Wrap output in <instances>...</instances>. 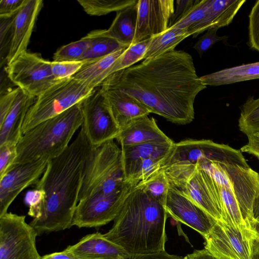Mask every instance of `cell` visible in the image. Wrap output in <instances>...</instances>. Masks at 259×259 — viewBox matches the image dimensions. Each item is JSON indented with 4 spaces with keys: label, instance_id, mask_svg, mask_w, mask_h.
I'll return each mask as SVG.
<instances>
[{
    "label": "cell",
    "instance_id": "obj_15",
    "mask_svg": "<svg viewBox=\"0 0 259 259\" xmlns=\"http://www.w3.org/2000/svg\"><path fill=\"white\" fill-rule=\"evenodd\" d=\"M49 161L40 159L15 165L0 177V217L8 212L10 205L23 190L37 183Z\"/></svg>",
    "mask_w": 259,
    "mask_h": 259
},
{
    "label": "cell",
    "instance_id": "obj_22",
    "mask_svg": "<svg viewBox=\"0 0 259 259\" xmlns=\"http://www.w3.org/2000/svg\"><path fill=\"white\" fill-rule=\"evenodd\" d=\"M36 99L20 90L12 108L0 125V145L5 143L17 145L23 136L22 128L27 113Z\"/></svg>",
    "mask_w": 259,
    "mask_h": 259
},
{
    "label": "cell",
    "instance_id": "obj_9",
    "mask_svg": "<svg viewBox=\"0 0 259 259\" xmlns=\"http://www.w3.org/2000/svg\"><path fill=\"white\" fill-rule=\"evenodd\" d=\"M51 62L26 51L7 65L5 70L14 84L37 98L59 81L52 73Z\"/></svg>",
    "mask_w": 259,
    "mask_h": 259
},
{
    "label": "cell",
    "instance_id": "obj_48",
    "mask_svg": "<svg viewBox=\"0 0 259 259\" xmlns=\"http://www.w3.org/2000/svg\"><path fill=\"white\" fill-rule=\"evenodd\" d=\"M250 247V259H259V235L252 231Z\"/></svg>",
    "mask_w": 259,
    "mask_h": 259
},
{
    "label": "cell",
    "instance_id": "obj_3",
    "mask_svg": "<svg viewBox=\"0 0 259 259\" xmlns=\"http://www.w3.org/2000/svg\"><path fill=\"white\" fill-rule=\"evenodd\" d=\"M167 217L164 206L138 184L126 198L112 227L103 236L130 255L164 251Z\"/></svg>",
    "mask_w": 259,
    "mask_h": 259
},
{
    "label": "cell",
    "instance_id": "obj_31",
    "mask_svg": "<svg viewBox=\"0 0 259 259\" xmlns=\"http://www.w3.org/2000/svg\"><path fill=\"white\" fill-rule=\"evenodd\" d=\"M218 186L223 205V222L234 227L249 228L243 218L238 201L232 191L227 187Z\"/></svg>",
    "mask_w": 259,
    "mask_h": 259
},
{
    "label": "cell",
    "instance_id": "obj_18",
    "mask_svg": "<svg viewBox=\"0 0 259 259\" xmlns=\"http://www.w3.org/2000/svg\"><path fill=\"white\" fill-rule=\"evenodd\" d=\"M43 5L41 0H26L16 14L13 22L12 37L6 65L27 51L36 19Z\"/></svg>",
    "mask_w": 259,
    "mask_h": 259
},
{
    "label": "cell",
    "instance_id": "obj_33",
    "mask_svg": "<svg viewBox=\"0 0 259 259\" xmlns=\"http://www.w3.org/2000/svg\"><path fill=\"white\" fill-rule=\"evenodd\" d=\"M238 123L240 130L246 136L259 132V98H248L242 106Z\"/></svg>",
    "mask_w": 259,
    "mask_h": 259
},
{
    "label": "cell",
    "instance_id": "obj_21",
    "mask_svg": "<svg viewBox=\"0 0 259 259\" xmlns=\"http://www.w3.org/2000/svg\"><path fill=\"white\" fill-rule=\"evenodd\" d=\"M116 140L121 147L154 142H173L158 126L153 117L148 115L137 118L123 128Z\"/></svg>",
    "mask_w": 259,
    "mask_h": 259
},
{
    "label": "cell",
    "instance_id": "obj_10",
    "mask_svg": "<svg viewBox=\"0 0 259 259\" xmlns=\"http://www.w3.org/2000/svg\"><path fill=\"white\" fill-rule=\"evenodd\" d=\"M202 159L249 166L240 150L209 140H187L174 143L163 168L178 164L194 165Z\"/></svg>",
    "mask_w": 259,
    "mask_h": 259
},
{
    "label": "cell",
    "instance_id": "obj_25",
    "mask_svg": "<svg viewBox=\"0 0 259 259\" xmlns=\"http://www.w3.org/2000/svg\"><path fill=\"white\" fill-rule=\"evenodd\" d=\"M137 4L117 12L110 26L104 31L107 36L116 40L123 47L128 48L134 41L137 19Z\"/></svg>",
    "mask_w": 259,
    "mask_h": 259
},
{
    "label": "cell",
    "instance_id": "obj_47",
    "mask_svg": "<svg viewBox=\"0 0 259 259\" xmlns=\"http://www.w3.org/2000/svg\"><path fill=\"white\" fill-rule=\"evenodd\" d=\"M124 259H184V257L170 254L164 250L147 254H129Z\"/></svg>",
    "mask_w": 259,
    "mask_h": 259
},
{
    "label": "cell",
    "instance_id": "obj_49",
    "mask_svg": "<svg viewBox=\"0 0 259 259\" xmlns=\"http://www.w3.org/2000/svg\"><path fill=\"white\" fill-rule=\"evenodd\" d=\"M185 259H216L205 249L195 250L185 256Z\"/></svg>",
    "mask_w": 259,
    "mask_h": 259
},
{
    "label": "cell",
    "instance_id": "obj_50",
    "mask_svg": "<svg viewBox=\"0 0 259 259\" xmlns=\"http://www.w3.org/2000/svg\"><path fill=\"white\" fill-rule=\"evenodd\" d=\"M39 259H76L65 249L60 252H54L41 256Z\"/></svg>",
    "mask_w": 259,
    "mask_h": 259
},
{
    "label": "cell",
    "instance_id": "obj_52",
    "mask_svg": "<svg viewBox=\"0 0 259 259\" xmlns=\"http://www.w3.org/2000/svg\"><path fill=\"white\" fill-rule=\"evenodd\" d=\"M252 213L253 219H256L259 217V195L254 200Z\"/></svg>",
    "mask_w": 259,
    "mask_h": 259
},
{
    "label": "cell",
    "instance_id": "obj_37",
    "mask_svg": "<svg viewBox=\"0 0 259 259\" xmlns=\"http://www.w3.org/2000/svg\"><path fill=\"white\" fill-rule=\"evenodd\" d=\"M16 15L9 17H0V64L1 67L3 64H7V58L12 37L13 22Z\"/></svg>",
    "mask_w": 259,
    "mask_h": 259
},
{
    "label": "cell",
    "instance_id": "obj_35",
    "mask_svg": "<svg viewBox=\"0 0 259 259\" xmlns=\"http://www.w3.org/2000/svg\"><path fill=\"white\" fill-rule=\"evenodd\" d=\"M89 47V40L85 36L80 39L64 45L53 55V61L58 62L80 61Z\"/></svg>",
    "mask_w": 259,
    "mask_h": 259
},
{
    "label": "cell",
    "instance_id": "obj_19",
    "mask_svg": "<svg viewBox=\"0 0 259 259\" xmlns=\"http://www.w3.org/2000/svg\"><path fill=\"white\" fill-rule=\"evenodd\" d=\"M99 86L120 130L133 120L150 113L138 100L124 92L103 82Z\"/></svg>",
    "mask_w": 259,
    "mask_h": 259
},
{
    "label": "cell",
    "instance_id": "obj_39",
    "mask_svg": "<svg viewBox=\"0 0 259 259\" xmlns=\"http://www.w3.org/2000/svg\"><path fill=\"white\" fill-rule=\"evenodd\" d=\"M248 17V45L259 52V0L256 1Z\"/></svg>",
    "mask_w": 259,
    "mask_h": 259
},
{
    "label": "cell",
    "instance_id": "obj_29",
    "mask_svg": "<svg viewBox=\"0 0 259 259\" xmlns=\"http://www.w3.org/2000/svg\"><path fill=\"white\" fill-rule=\"evenodd\" d=\"M104 31L105 29L95 30L85 36L89 40V47L80 61L87 63L125 48L114 39L107 36Z\"/></svg>",
    "mask_w": 259,
    "mask_h": 259
},
{
    "label": "cell",
    "instance_id": "obj_51",
    "mask_svg": "<svg viewBox=\"0 0 259 259\" xmlns=\"http://www.w3.org/2000/svg\"><path fill=\"white\" fill-rule=\"evenodd\" d=\"M249 228L256 234L259 235V217L253 219L249 223Z\"/></svg>",
    "mask_w": 259,
    "mask_h": 259
},
{
    "label": "cell",
    "instance_id": "obj_1",
    "mask_svg": "<svg viewBox=\"0 0 259 259\" xmlns=\"http://www.w3.org/2000/svg\"><path fill=\"white\" fill-rule=\"evenodd\" d=\"M103 82L132 96L150 113L182 125L194 119L195 98L206 88L191 55L175 50L117 71Z\"/></svg>",
    "mask_w": 259,
    "mask_h": 259
},
{
    "label": "cell",
    "instance_id": "obj_4",
    "mask_svg": "<svg viewBox=\"0 0 259 259\" xmlns=\"http://www.w3.org/2000/svg\"><path fill=\"white\" fill-rule=\"evenodd\" d=\"M82 101L23 134L17 145L12 166L40 159L50 160L61 155L82 125Z\"/></svg>",
    "mask_w": 259,
    "mask_h": 259
},
{
    "label": "cell",
    "instance_id": "obj_2",
    "mask_svg": "<svg viewBox=\"0 0 259 259\" xmlns=\"http://www.w3.org/2000/svg\"><path fill=\"white\" fill-rule=\"evenodd\" d=\"M92 148L81 127L67 148L48 161L34 188L45 192L41 213L29 224L38 235L72 226L84 167Z\"/></svg>",
    "mask_w": 259,
    "mask_h": 259
},
{
    "label": "cell",
    "instance_id": "obj_16",
    "mask_svg": "<svg viewBox=\"0 0 259 259\" xmlns=\"http://www.w3.org/2000/svg\"><path fill=\"white\" fill-rule=\"evenodd\" d=\"M174 0H139L135 36L132 44L160 34L169 27Z\"/></svg>",
    "mask_w": 259,
    "mask_h": 259
},
{
    "label": "cell",
    "instance_id": "obj_12",
    "mask_svg": "<svg viewBox=\"0 0 259 259\" xmlns=\"http://www.w3.org/2000/svg\"><path fill=\"white\" fill-rule=\"evenodd\" d=\"M81 107V127L92 147L117 138L121 130L105 101L100 86L82 101Z\"/></svg>",
    "mask_w": 259,
    "mask_h": 259
},
{
    "label": "cell",
    "instance_id": "obj_46",
    "mask_svg": "<svg viewBox=\"0 0 259 259\" xmlns=\"http://www.w3.org/2000/svg\"><path fill=\"white\" fill-rule=\"evenodd\" d=\"M247 136L248 142L246 145L241 148V152L252 154L259 159V132L254 133Z\"/></svg>",
    "mask_w": 259,
    "mask_h": 259
},
{
    "label": "cell",
    "instance_id": "obj_27",
    "mask_svg": "<svg viewBox=\"0 0 259 259\" xmlns=\"http://www.w3.org/2000/svg\"><path fill=\"white\" fill-rule=\"evenodd\" d=\"M259 75V62L224 69L199 77L205 85L218 86L255 79Z\"/></svg>",
    "mask_w": 259,
    "mask_h": 259
},
{
    "label": "cell",
    "instance_id": "obj_32",
    "mask_svg": "<svg viewBox=\"0 0 259 259\" xmlns=\"http://www.w3.org/2000/svg\"><path fill=\"white\" fill-rule=\"evenodd\" d=\"M137 0H78L83 11L92 16H103L135 5Z\"/></svg>",
    "mask_w": 259,
    "mask_h": 259
},
{
    "label": "cell",
    "instance_id": "obj_44",
    "mask_svg": "<svg viewBox=\"0 0 259 259\" xmlns=\"http://www.w3.org/2000/svg\"><path fill=\"white\" fill-rule=\"evenodd\" d=\"M197 0H177L176 8L169 22V27L178 22L196 4Z\"/></svg>",
    "mask_w": 259,
    "mask_h": 259
},
{
    "label": "cell",
    "instance_id": "obj_34",
    "mask_svg": "<svg viewBox=\"0 0 259 259\" xmlns=\"http://www.w3.org/2000/svg\"><path fill=\"white\" fill-rule=\"evenodd\" d=\"M139 184L149 195L164 206L169 183L162 169L146 181L140 182Z\"/></svg>",
    "mask_w": 259,
    "mask_h": 259
},
{
    "label": "cell",
    "instance_id": "obj_23",
    "mask_svg": "<svg viewBox=\"0 0 259 259\" xmlns=\"http://www.w3.org/2000/svg\"><path fill=\"white\" fill-rule=\"evenodd\" d=\"M245 0H211L207 12L200 21L191 29L195 36L212 27L219 28L228 25Z\"/></svg>",
    "mask_w": 259,
    "mask_h": 259
},
{
    "label": "cell",
    "instance_id": "obj_11",
    "mask_svg": "<svg viewBox=\"0 0 259 259\" xmlns=\"http://www.w3.org/2000/svg\"><path fill=\"white\" fill-rule=\"evenodd\" d=\"M37 235L25 216L7 212L0 217V259H39Z\"/></svg>",
    "mask_w": 259,
    "mask_h": 259
},
{
    "label": "cell",
    "instance_id": "obj_40",
    "mask_svg": "<svg viewBox=\"0 0 259 259\" xmlns=\"http://www.w3.org/2000/svg\"><path fill=\"white\" fill-rule=\"evenodd\" d=\"M45 199V192L41 189L34 188L26 194L25 200L29 206L28 214L33 219L38 218L41 211Z\"/></svg>",
    "mask_w": 259,
    "mask_h": 259
},
{
    "label": "cell",
    "instance_id": "obj_24",
    "mask_svg": "<svg viewBox=\"0 0 259 259\" xmlns=\"http://www.w3.org/2000/svg\"><path fill=\"white\" fill-rule=\"evenodd\" d=\"M174 143L149 142L121 147L124 177L140 163L150 158H167Z\"/></svg>",
    "mask_w": 259,
    "mask_h": 259
},
{
    "label": "cell",
    "instance_id": "obj_38",
    "mask_svg": "<svg viewBox=\"0 0 259 259\" xmlns=\"http://www.w3.org/2000/svg\"><path fill=\"white\" fill-rule=\"evenodd\" d=\"M81 61L51 62L52 73L56 80L72 78L82 67Z\"/></svg>",
    "mask_w": 259,
    "mask_h": 259
},
{
    "label": "cell",
    "instance_id": "obj_42",
    "mask_svg": "<svg viewBox=\"0 0 259 259\" xmlns=\"http://www.w3.org/2000/svg\"><path fill=\"white\" fill-rule=\"evenodd\" d=\"M17 155V144L5 143L0 145V177L12 166Z\"/></svg>",
    "mask_w": 259,
    "mask_h": 259
},
{
    "label": "cell",
    "instance_id": "obj_7",
    "mask_svg": "<svg viewBox=\"0 0 259 259\" xmlns=\"http://www.w3.org/2000/svg\"><path fill=\"white\" fill-rule=\"evenodd\" d=\"M196 164L219 185L227 187L232 191L249 228V223L253 219L254 200L259 195V174L249 166L221 163L204 159Z\"/></svg>",
    "mask_w": 259,
    "mask_h": 259
},
{
    "label": "cell",
    "instance_id": "obj_14",
    "mask_svg": "<svg viewBox=\"0 0 259 259\" xmlns=\"http://www.w3.org/2000/svg\"><path fill=\"white\" fill-rule=\"evenodd\" d=\"M251 230L215 221L203 238L204 249L216 259H250Z\"/></svg>",
    "mask_w": 259,
    "mask_h": 259
},
{
    "label": "cell",
    "instance_id": "obj_20",
    "mask_svg": "<svg viewBox=\"0 0 259 259\" xmlns=\"http://www.w3.org/2000/svg\"><path fill=\"white\" fill-rule=\"evenodd\" d=\"M65 249L76 259H124L129 255L99 232L84 236Z\"/></svg>",
    "mask_w": 259,
    "mask_h": 259
},
{
    "label": "cell",
    "instance_id": "obj_5",
    "mask_svg": "<svg viewBox=\"0 0 259 259\" xmlns=\"http://www.w3.org/2000/svg\"><path fill=\"white\" fill-rule=\"evenodd\" d=\"M130 185H133L125 180L121 148L110 140L92 147L84 167L78 201L92 196L112 194Z\"/></svg>",
    "mask_w": 259,
    "mask_h": 259
},
{
    "label": "cell",
    "instance_id": "obj_53",
    "mask_svg": "<svg viewBox=\"0 0 259 259\" xmlns=\"http://www.w3.org/2000/svg\"><path fill=\"white\" fill-rule=\"evenodd\" d=\"M259 78V75L255 76V79Z\"/></svg>",
    "mask_w": 259,
    "mask_h": 259
},
{
    "label": "cell",
    "instance_id": "obj_17",
    "mask_svg": "<svg viewBox=\"0 0 259 259\" xmlns=\"http://www.w3.org/2000/svg\"><path fill=\"white\" fill-rule=\"evenodd\" d=\"M164 207L168 217L186 225L203 237L209 233L215 222L170 185Z\"/></svg>",
    "mask_w": 259,
    "mask_h": 259
},
{
    "label": "cell",
    "instance_id": "obj_45",
    "mask_svg": "<svg viewBox=\"0 0 259 259\" xmlns=\"http://www.w3.org/2000/svg\"><path fill=\"white\" fill-rule=\"evenodd\" d=\"M26 0H1L0 17L16 15L22 8Z\"/></svg>",
    "mask_w": 259,
    "mask_h": 259
},
{
    "label": "cell",
    "instance_id": "obj_28",
    "mask_svg": "<svg viewBox=\"0 0 259 259\" xmlns=\"http://www.w3.org/2000/svg\"><path fill=\"white\" fill-rule=\"evenodd\" d=\"M188 29L169 27L166 31L150 37L143 59L156 57L166 52L175 50L176 46L190 36Z\"/></svg>",
    "mask_w": 259,
    "mask_h": 259
},
{
    "label": "cell",
    "instance_id": "obj_30",
    "mask_svg": "<svg viewBox=\"0 0 259 259\" xmlns=\"http://www.w3.org/2000/svg\"><path fill=\"white\" fill-rule=\"evenodd\" d=\"M149 41L150 37L132 44L127 48L104 73L103 76V81L111 74L127 68L136 62L143 59Z\"/></svg>",
    "mask_w": 259,
    "mask_h": 259
},
{
    "label": "cell",
    "instance_id": "obj_26",
    "mask_svg": "<svg viewBox=\"0 0 259 259\" xmlns=\"http://www.w3.org/2000/svg\"><path fill=\"white\" fill-rule=\"evenodd\" d=\"M126 48H120L108 55L84 63L80 69L72 77L89 88L94 90L102 82L103 76L106 71Z\"/></svg>",
    "mask_w": 259,
    "mask_h": 259
},
{
    "label": "cell",
    "instance_id": "obj_6",
    "mask_svg": "<svg viewBox=\"0 0 259 259\" xmlns=\"http://www.w3.org/2000/svg\"><path fill=\"white\" fill-rule=\"evenodd\" d=\"M169 185L188 198L215 221H223V205L219 186L197 164L162 168Z\"/></svg>",
    "mask_w": 259,
    "mask_h": 259
},
{
    "label": "cell",
    "instance_id": "obj_13",
    "mask_svg": "<svg viewBox=\"0 0 259 259\" xmlns=\"http://www.w3.org/2000/svg\"><path fill=\"white\" fill-rule=\"evenodd\" d=\"M134 186L108 195H95L79 200L73 216L72 226L95 228L114 221Z\"/></svg>",
    "mask_w": 259,
    "mask_h": 259
},
{
    "label": "cell",
    "instance_id": "obj_43",
    "mask_svg": "<svg viewBox=\"0 0 259 259\" xmlns=\"http://www.w3.org/2000/svg\"><path fill=\"white\" fill-rule=\"evenodd\" d=\"M18 87L9 90L0 96V125L3 123L19 92Z\"/></svg>",
    "mask_w": 259,
    "mask_h": 259
},
{
    "label": "cell",
    "instance_id": "obj_8",
    "mask_svg": "<svg viewBox=\"0 0 259 259\" xmlns=\"http://www.w3.org/2000/svg\"><path fill=\"white\" fill-rule=\"evenodd\" d=\"M94 90L73 77L59 80L37 97L28 110L22 135L83 101Z\"/></svg>",
    "mask_w": 259,
    "mask_h": 259
},
{
    "label": "cell",
    "instance_id": "obj_41",
    "mask_svg": "<svg viewBox=\"0 0 259 259\" xmlns=\"http://www.w3.org/2000/svg\"><path fill=\"white\" fill-rule=\"evenodd\" d=\"M219 29L218 27H212L207 30L206 32L198 39L194 46V49L198 52L200 57L213 45L227 38L226 36L217 35V32Z\"/></svg>",
    "mask_w": 259,
    "mask_h": 259
},
{
    "label": "cell",
    "instance_id": "obj_36",
    "mask_svg": "<svg viewBox=\"0 0 259 259\" xmlns=\"http://www.w3.org/2000/svg\"><path fill=\"white\" fill-rule=\"evenodd\" d=\"M211 0H197L193 7L171 28L188 29L205 17Z\"/></svg>",
    "mask_w": 259,
    "mask_h": 259
}]
</instances>
